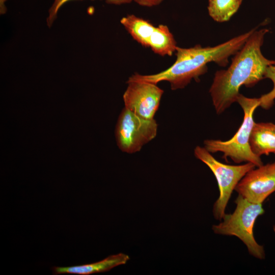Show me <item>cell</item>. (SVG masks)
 <instances>
[{
	"instance_id": "13",
	"label": "cell",
	"mask_w": 275,
	"mask_h": 275,
	"mask_svg": "<svg viewBox=\"0 0 275 275\" xmlns=\"http://www.w3.org/2000/svg\"><path fill=\"white\" fill-rule=\"evenodd\" d=\"M242 2V0H208L209 14L216 22L227 21L237 12Z\"/></svg>"
},
{
	"instance_id": "9",
	"label": "cell",
	"mask_w": 275,
	"mask_h": 275,
	"mask_svg": "<svg viewBox=\"0 0 275 275\" xmlns=\"http://www.w3.org/2000/svg\"><path fill=\"white\" fill-rule=\"evenodd\" d=\"M129 260L128 255L120 253L109 256L96 262L70 267L53 266L51 270L53 274L70 273L89 275L109 271L115 267L125 264Z\"/></svg>"
},
{
	"instance_id": "17",
	"label": "cell",
	"mask_w": 275,
	"mask_h": 275,
	"mask_svg": "<svg viewBox=\"0 0 275 275\" xmlns=\"http://www.w3.org/2000/svg\"><path fill=\"white\" fill-rule=\"evenodd\" d=\"M273 230L274 233H275V225L273 226Z\"/></svg>"
},
{
	"instance_id": "8",
	"label": "cell",
	"mask_w": 275,
	"mask_h": 275,
	"mask_svg": "<svg viewBox=\"0 0 275 275\" xmlns=\"http://www.w3.org/2000/svg\"><path fill=\"white\" fill-rule=\"evenodd\" d=\"M254 169L241 179L235 190L252 203L262 204L275 191V162Z\"/></svg>"
},
{
	"instance_id": "16",
	"label": "cell",
	"mask_w": 275,
	"mask_h": 275,
	"mask_svg": "<svg viewBox=\"0 0 275 275\" xmlns=\"http://www.w3.org/2000/svg\"><path fill=\"white\" fill-rule=\"evenodd\" d=\"M139 5L145 7H153L159 5L164 0H133Z\"/></svg>"
},
{
	"instance_id": "12",
	"label": "cell",
	"mask_w": 275,
	"mask_h": 275,
	"mask_svg": "<svg viewBox=\"0 0 275 275\" xmlns=\"http://www.w3.org/2000/svg\"><path fill=\"white\" fill-rule=\"evenodd\" d=\"M176 42L173 34L166 25L155 27L148 42V47L160 56H172L176 51Z\"/></svg>"
},
{
	"instance_id": "14",
	"label": "cell",
	"mask_w": 275,
	"mask_h": 275,
	"mask_svg": "<svg viewBox=\"0 0 275 275\" xmlns=\"http://www.w3.org/2000/svg\"><path fill=\"white\" fill-rule=\"evenodd\" d=\"M264 78L270 79L273 84L272 89L262 95L259 99V106L265 109H269L274 104L275 100V65L268 66L264 74Z\"/></svg>"
},
{
	"instance_id": "7",
	"label": "cell",
	"mask_w": 275,
	"mask_h": 275,
	"mask_svg": "<svg viewBox=\"0 0 275 275\" xmlns=\"http://www.w3.org/2000/svg\"><path fill=\"white\" fill-rule=\"evenodd\" d=\"M126 82L123 96L125 107L142 118L154 119L163 91L156 84L145 81L128 79Z\"/></svg>"
},
{
	"instance_id": "1",
	"label": "cell",
	"mask_w": 275,
	"mask_h": 275,
	"mask_svg": "<svg viewBox=\"0 0 275 275\" xmlns=\"http://www.w3.org/2000/svg\"><path fill=\"white\" fill-rule=\"evenodd\" d=\"M256 29L235 54L229 68L215 73L209 93L217 114H222L236 101L242 86H254L264 78L268 66L275 65V60L266 58L261 50L264 36L269 30Z\"/></svg>"
},
{
	"instance_id": "11",
	"label": "cell",
	"mask_w": 275,
	"mask_h": 275,
	"mask_svg": "<svg viewBox=\"0 0 275 275\" xmlns=\"http://www.w3.org/2000/svg\"><path fill=\"white\" fill-rule=\"evenodd\" d=\"M121 23L139 43L148 47L149 39L155 26L150 22L134 15H128L123 17Z\"/></svg>"
},
{
	"instance_id": "2",
	"label": "cell",
	"mask_w": 275,
	"mask_h": 275,
	"mask_svg": "<svg viewBox=\"0 0 275 275\" xmlns=\"http://www.w3.org/2000/svg\"><path fill=\"white\" fill-rule=\"evenodd\" d=\"M255 29L213 47H203L200 45L187 48L177 47L176 60L169 68L152 75L135 73L128 79L154 84L167 81L170 83L173 90L184 88L193 79L199 80V77L207 72L208 63L214 62L221 66H226L228 58L241 49Z\"/></svg>"
},
{
	"instance_id": "3",
	"label": "cell",
	"mask_w": 275,
	"mask_h": 275,
	"mask_svg": "<svg viewBox=\"0 0 275 275\" xmlns=\"http://www.w3.org/2000/svg\"><path fill=\"white\" fill-rule=\"evenodd\" d=\"M237 102L242 107L244 116L242 123L234 135L229 140L222 141L217 140H206L204 147L211 153L221 152L223 158H230L237 163L252 162L257 167L263 165L260 157L252 151L250 145V138L255 123L253 115L255 110L259 106V99L248 98L239 94Z\"/></svg>"
},
{
	"instance_id": "4",
	"label": "cell",
	"mask_w": 275,
	"mask_h": 275,
	"mask_svg": "<svg viewBox=\"0 0 275 275\" xmlns=\"http://www.w3.org/2000/svg\"><path fill=\"white\" fill-rule=\"evenodd\" d=\"M235 203L236 208L233 212L225 213L223 221L217 225H213L212 230L215 234L238 237L246 245L251 255L264 259V247L257 242L253 233L256 220L264 213L262 204L252 203L240 195Z\"/></svg>"
},
{
	"instance_id": "6",
	"label": "cell",
	"mask_w": 275,
	"mask_h": 275,
	"mask_svg": "<svg viewBox=\"0 0 275 275\" xmlns=\"http://www.w3.org/2000/svg\"><path fill=\"white\" fill-rule=\"evenodd\" d=\"M158 125L154 120L142 118L124 107L115 129L117 145L123 152L134 153L156 135Z\"/></svg>"
},
{
	"instance_id": "10",
	"label": "cell",
	"mask_w": 275,
	"mask_h": 275,
	"mask_svg": "<svg viewBox=\"0 0 275 275\" xmlns=\"http://www.w3.org/2000/svg\"><path fill=\"white\" fill-rule=\"evenodd\" d=\"M252 151L260 157L275 154V124L271 122L255 123L250 138Z\"/></svg>"
},
{
	"instance_id": "15",
	"label": "cell",
	"mask_w": 275,
	"mask_h": 275,
	"mask_svg": "<svg viewBox=\"0 0 275 275\" xmlns=\"http://www.w3.org/2000/svg\"><path fill=\"white\" fill-rule=\"evenodd\" d=\"M72 0H54L51 7L49 10V15L47 18V24L50 27L56 19L58 12L61 7L66 3ZM132 0H105L109 4L120 5L130 3Z\"/></svg>"
},
{
	"instance_id": "5",
	"label": "cell",
	"mask_w": 275,
	"mask_h": 275,
	"mask_svg": "<svg viewBox=\"0 0 275 275\" xmlns=\"http://www.w3.org/2000/svg\"><path fill=\"white\" fill-rule=\"evenodd\" d=\"M196 157L206 164L214 175L217 182L219 195L213 207L214 217L221 221L233 191L245 174L256 166L252 162L241 165H229L217 160L205 147L197 146Z\"/></svg>"
}]
</instances>
